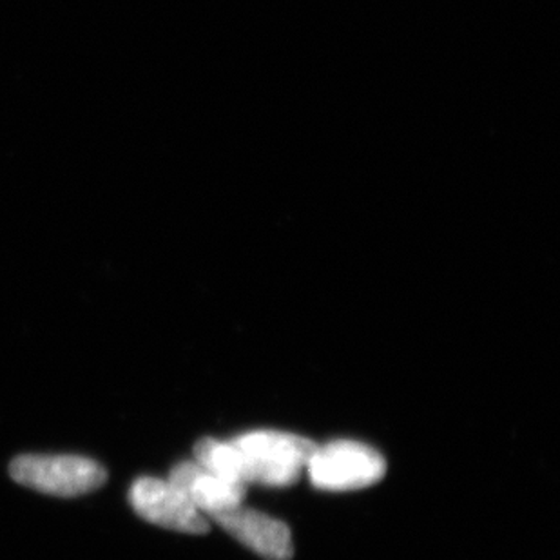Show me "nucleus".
I'll list each match as a JSON object with an SVG mask.
<instances>
[{"mask_svg": "<svg viewBox=\"0 0 560 560\" xmlns=\"http://www.w3.org/2000/svg\"><path fill=\"white\" fill-rule=\"evenodd\" d=\"M132 510L148 523L182 534L201 535L209 529V518L167 479L140 477L129 490Z\"/></svg>", "mask_w": 560, "mask_h": 560, "instance_id": "nucleus-4", "label": "nucleus"}, {"mask_svg": "<svg viewBox=\"0 0 560 560\" xmlns=\"http://www.w3.org/2000/svg\"><path fill=\"white\" fill-rule=\"evenodd\" d=\"M10 476L54 498H80L107 481V471L96 460L80 455H19L11 460Z\"/></svg>", "mask_w": 560, "mask_h": 560, "instance_id": "nucleus-2", "label": "nucleus"}, {"mask_svg": "<svg viewBox=\"0 0 560 560\" xmlns=\"http://www.w3.org/2000/svg\"><path fill=\"white\" fill-rule=\"evenodd\" d=\"M220 528L267 560H291L294 553L291 529L278 518L240 506L212 517Z\"/></svg>", "mask_w": 560, "mask_h": 560, "instance_id": "nucleus-5", "label": "nucleus"}, {"mask_svg": "<svg viewBox=\"0 0 560 560\" xmlns=\"http://www.w3.org/2000/svg\"><path fill=\"white\" fill-rule=\"evenodd\" d=\"M170 481L176 488H180L182 492L186 493V498L207 518L244 504L247 495V487L212 474L196 460L176 465L171 471Z\"/></svg>", "mask_w": 560, "mask_h": 560, "instance_id": "nucleus-6", "label": "nucleus"}, {"mask_svg": "<svg viewBox=\"0 0 560 560\" xmlns=\"http://www.w3.org/2000/svg\"><path fill=\"white\" fill-rule=\"evenodd\" d=\"M305 470L319 490L349 492L380 482L386 474V460L369 444L332 441L316 446Z\"/></svg>", "mask_w": 560, "mask_h": 560, "instance_id": "nucleus-3", "label": "nucleus"}, {"mask_svg": "<svg viewBox=\"0 0 560 560\" xmlns=\"http://www.w3.org/2000/svg\"><path fill=\"white\" fill-rule=\"evenodd\" d=\"M240 452V481L261 487H292L317 444L302 435L256 430L233 439Z\"/></svg>", "mask_w": 560, "mask_h": 560, "instance_id": "nucleus-1", "label": "nucleus"}]
</instances>
